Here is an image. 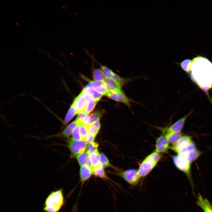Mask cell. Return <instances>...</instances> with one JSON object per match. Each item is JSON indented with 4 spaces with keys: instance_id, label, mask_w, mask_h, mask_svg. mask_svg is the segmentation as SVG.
<instances>
[{
    "instance_id": "6da1fadb",
    "label": "cell",
    "mask_w": 212,
    "mask_h": 212,
    "mask_svg": "<svg viewBox=\"0 0 212 212\" xmlns=\"http://www.w3.org/2000/svg\"><path fill=\"white\" fill-rule=\"evenodd\" d=\"M189 73L191 80L206 93L212 88V63L198 56L192 60Z\"/></svg>"
},
{
    "instance_id": "7a4b0ae2",
    "label": "cell",
    "mask_w": 212,
    "mask_h": 212,
    "mask_svg": "<svg viewBox=\"0 0 212 212\" xmlns=\"http://www.w3.org/2000/svg\"><path fill=\"white\" fill-rule=\"evenodd\" d=\"M64 203L62 189L51 193L46 199L44 209L46 212H58Z\"/></svg>"
},
{
    "instance_id": "3957f363",
    "label": "cell",
    "mask_w": 212,
    "mask_h": 212,
    "mask_svg": "<svg viewBox=\"0 0 212 212\" xmlns=\"http://www.w3.org/2000/svg\"><path fill=\"white\" fill-rule=\"evenodd\" d=\"M161 158L160 153L155 151L148 155L143 161L138 169V173L141 177L147 175L153 169Z\"/></svg>"
},
{
    "instance_id": "277c9868",
    "label": "cell",
    "mask_w": 212,
    "mask_h": 212,
    "mask_svg": "<svg viewBox=\"0 0 212 212\" xmlns=\"http://www.w3.org/2000/svg\"><path fill=\"white\" fill-rule=\"evenodd\" d=\"M172 159L173 163L177 168L185 174L192 183L191 175V163L185 157L178 155L174 156Z\"/></svg>"
},
{
    "instance_id": "5b68a950",
    "label": "cell",
    "mask_w": 212,
    "mask_h": 212,
    "mask_svg": "<svg viewBox=\"0 0 212 212\" xmlns=\"http://www.w3.org/2000/svg\"><path fill=\"white\" fill-rule=\"evenodd\" d=\"M116 174L132 186L137 185L141 178L138 174V170L135 169H130Z\"/></svg>"
},
{
    "instance_id": "8992f818",
    "label": "cell",
    "mask_w": 212,
    "mask_h": 212,
    "mask_svg": "<svg viewBox=\"0 0 212 212\" xmlns=\"http://www.w3.org/2000/svg\"><path fill=\"white\" fill-rule=\"evenodd\" d=\"M67 143L72 156H77L85 152L86 149L87 143L82 140H76L71 138L67 141Z\"/></svg>"
},
{
    "instance_id": "52a82bcc",
    "label": "cell",
    "mask_w": 212,
    "mask_h": 212,
    "mask_svg": "<svg viewBox=\"0 0 212 212\" xmlns=\"http://www.w3.org/2000/svg\"><path fill=\"white\" fill-rule=\"evenodd\" d=\"M91 96L83 90L74 100L77 114L84 111Z\"/></svg>"
},
{
    "instance_id": "ba28073f",
    "label": "cell",
    "mask_w": 212,
    "mask_h": 212,
    "mask_svg": "<svg viewBox=\"0 0 212 212\" xmlns=\"http://www.w3.org/2000/svg\"><path fill=\"white\" fill-rule=\"evenodd\" d=\"M191 111L188 114L178 120L169 127H159L160 129L165 130L166 133H174L180 132L182 129L186 120L192 113Z\"/></svg>"
},
{
    "instance_id": "9c48e42d",
    "label": "cell",
    "mask_w": 212,
    "mask_h": 212,
    "mask_svg": "<svg viewBox=\"0 0 212 212\" xmlns=\"http://www.w3.org/2000/svg\"><path fill=\"white\" fill-rule=\"evenodd\" d=\"M105 95L116 101L123 103L130 108L131 107L130 102L132 100L125 95L122 91L115 93L109 92Z\"/></svg>"
},
{
    "instance_id": "30bf717a",
    "label": "cell",
    "mask_w": 212,
    "mask_h": 212,
    "mask_svg": "<svg viewBox=\"0 0 212 212\" xmlns=\"http://www.w3.org/2000/svg\"><path fill=\"white\" fill-rule=\"evenodd\" d=\"M169 142L166 136L162 135L156 140L155 151L160 153L167 152L170 148Z\"/></svg>"
},
{
    "instance_id": "8fae6325",
    "label": "cell",
    "mask_w": 212,
    "mask_h": 212,
    "mask_svg": "<svg viewBox=\"0 0 212 212\" xmlns=\"http://www.w3.org/2000/svg\"><path fill=\"white\" fill-rule=\"evenodd\" d=\"M78 125L75 120L68 125L61 132L56 134L50 135L45 137V138L49 139L54 137H63L68 138L72 135L74 129Z\"/></svg>"
},
{
    "instance_id": "7c38bea8",
    "label": "cell",
    "mask_w": 212,
    "mask_h": 212,
    "mask_svg": "<svg viewBox=\"0 0 212 212\" xmlns=\"http://www.w3.org/2000/svg\"><path fill=\"white\" fill-rule=\"evenodd\" d=\"M104 82L108 92L115 93L122 91V86L119 82L111 78H106Z\"/></svg>"
},
{
    "instance_id": "4fadbf2b",
    "label": "cell",
    "mask_w": 212,
    "mask_h": 212,
    "mask_svg": "<svg viewBox=\"0 0 212 212\" xmlns=\"http://www.w3.org/2000/svg\"><path fill=\"white\" fill-rule=\"evenodd\" d=\"M93 169L86 165L80 166V181L81 189L85 182L91 176L93 173Z\"/></svg>"
},
{
    "instance_id": "5bb4252c",
    "label": "cell",
    "mask_w": 212,
    "mask_h": 212,
    "mask_svg": "<svg viewBox=\"0 0 212 212\" xmlns=\"http://www.w3.org/2000/svg\"><path fill=\"white\" fill-rule=\"evenodd\" d=\"M196 203L204 212H212V205L210 202L199 193L197 196Z\"/></svg>"
},
{
    "instance_id": "9a60e30c",
    "label": "cell",
    "mask_w": 212,
    "mask_h": 212,
    "mask_svg": "<svg viewBox=\"0 0 212 212\" xmlns=\"http://www.w3.org/2000/svg\"><path fill=\"white\" fill-rule=\"evenodd\" d=\"M90 83L96 91L102 95H105L109 92L104 81H91Z\"/></svg>"
},
{
    "instance_id": "2e32d148",
    "label": "cell",
    "mask_w": 212,
    "mask_h": 212,
    "mask_svg": "<svg viewBox=\"0 0 212 212\" xmlns=\"http://www.w3.org/2000/svg\"><path fill=\"white\" fill-rule=\"evenodd\" d=\"M196 148L195 143L192 141L185 144L177 149L175 152L178 155L184 156L188 153Z\"/></svg>"
},
{
    "instance_id": "e0dca14e",
    "label": "cell",
    "mask_w": 212,
    "mask_h": 212,
    "mask_svg": "<svg viewBox=\"0 0 212 212\" xmlns=\"http://www.w3.org/2000/svg\"><path fill=\"white\" fill-rule=\"evenodd\" d=\"M192 140L190 136L186 135L182 136L170 148L175 152L181 146L187 144L191 141Z\"/></svg>"
},
{
    "instance_id": "ac0fdd59",
    "label": "cell",
    "mask_w": 212,
    "mask_h": 212,
    "mask_svg": "<svg viewBox=\"0 0 212 212\" xmlns=\"http://www.w3.org/2000/svg\"><path fill=\"white\" fill-rule=\"evenodd\" d=\"M77 159L80 166L86 165L92 168L90 160L89 155L86 152L78 155L77 157Z\"/></svg>"
},
{
    "instance_id": "d6986e66",
    "label": "cell",
    "mask_w": 212,
    "mask_h": 212,
    "mask_svg": "<svg viewBox=\"0 0 212 212\" xmlns=\"http://www.w3.org/2000/svg\"><path fill=\"white\" fill-rule=\"evenodd\" d=\"M82 90L92 97L95 100L98 101L103 95L96 91L92 88L90 83L84 87Z\"/></svg>"
},
{
    "instance_id": "ffe728a7",
    "label": "cell",
    "mask_w": 212,
    "mask_h": 212,
    "mask_svg": "<svg viewBox=\"0 0 212 212\" xmlns=\"http://www.w3.org/2000/svg\"><path fill=\"white\" fill-rule=\"evenodd\" d=\"M89 157L93 169L100 164V154L98 150L90 154Z\"/></svg>"
},
{
    "instance_id": "44dd1931",
    "label": "cell",
    "mask_w": 212,
    "mask_h": 212,
    "mask_svg": "<svg viewBox=\"0 0 212 212\" xmlns=\"http://www.w3.org/2000/svg\"><path fill=\"white\" fill-rule=\"evenodd\" d=\"M77 114L75 104L73 102L65 117L64 123L66 125L73 117Z\"/></svg>"
},
{
    "instance_id": "7402d4cb",
    "label": "cell",
    "mask_w": 212,
    "mask_h": 212,
    "mask_svg": "<svg viewBox=\"0 0 212 212\" xmlns=\"http://www.w3.org/2000/svg\"><path fill=\"white\" fill-rule=\"evenodd\" d=\"M92 174L95 177H98L104 179H108L109 178L106 175L104 168L101 164L95 167L93 169Z\"/></svg>"
},
{
    "instance_id": "603a6c76",
    "label": "cell",
    "mask_w": 212,
    "mask_h": 212,
    "mask_svg": "<svg viewBox=\"0 0 212 212\" xmlns=\"http://www.w3.org/2000/svg\"><path fill=\"white\" fill-rule=\"evenodd\" d=\"M88 125L89 134L96 136L100 128L101 125L100 121H96Z\"/></svg>"
},
{
    "instance_id": "cb8c5ba5",
    "label": "cell",
    "mask_w": 212,
    "mask_h": 212,
    "mask_svg": "<svg viewBox=\"0 0 212 212\" xmlns=\"http://www.w3.org/2000/svg\"><path fill=\"white\" fill-rule=\"evenodd\" d=\"M201 155L200 151L196 148L188 153L184 157L191 163L197 159Z\"/></svg>"
},
{
    "instance_id": "d4e9b609",
    "label": "cell",
    "mask_w": 212,
    "mask_h": 212,
    "mask_svg": "<svg viewBox=\"0 0 212 212\" xmlns=\"http://www.w3.org/2000/svg\"><path fill=\"white\" fill-rule=\"evenodd\" d=\"M165 136L169 142L173 145L182 136V134L181 132L174 133H166Z\"/></svg>"
},
{
    "instance_id": "484cf974",
    "label": "cell",
    "mask_w": 212,
    "mask_h": 212,
    "mask_svg": "<svg viewBox=\"0 0 212 212\" xmlns=\"http://www.w3.org/2000/svg\"><path fill=\"white\" fill-rule=\"evenodd\" d=\"M93 77L96 81H104L106 78L103 72L100 69L94 70L93 72Z\"/></svg>"
},
{
    "instance_id": "4316f807",
    "label": "cell",
    "mask_w": 212,
    "mask_h": 212,
    "mask_svg": "<svg viewBox=\"0 0 212 212\" xmlns=\"http://www.w3.org/2000/svg\"><path fill=\"white\" fill-rule=\"evenodd\" d=\"M98 102V101L95 100L91 96L87 105L84 111L88 114L93 110Z\"/></svg>"
},
{
    "instance_id": "83f0119b",
    "label": "cell",
    "mask_w": 212,
    "mask_h": 212,
    "mask_svg": "<svg viewBox=\"0 0 212 212\" xmlns=\"http://www.w3.org/2000/svg\"><path fill=\"white\" fill-rule=\"evenodd\" d=\"M192 60L190 59H186L180 62H176L180 66L181 68L185 72L189 73L190 71V67Z\"/></svg>"
},
{
    "instance_id": "f1b7e54d",
    "label": "cell",
    "mask_w": 212,
    "mask_h": 212,
    "mask_svg": "<svg viewBox=\"0 0 212 212\" xmlns=\"http://www.w3.org/2000/svg\"><path fill=\"white\" fill-rule=\"evenodd\" d=\"M80 132L81 140L84 141L89 133L88 125L84 124H81L80 127Z\"/></svg>"
},
{
    "instance_id": "f546056e",
    "label": "cell",
    "mask_w": 212,
    "mask_h": 212,
    "mask_svg": "<svg viewBox=\"0 0 212 212\" xmlns=\"http://www.w3.org/2000/svg\"><path fill=\"white\" fill-rule=\"evenodd\" d=\"M102 115V112L100 111H95L90 115V121L89 125L94 122L99 121Z\"/></svg>"
},
{
    "instance_id": "4dcf8cb0",
    "label": "cell",
    "mask_w": 212,
    "mask_h": 212,
    "mask_svg": "<svg viewBox=\"0 0 212 212\" xmlns=\"http://www.w3.org/2000/svg\"><path fill=\"white\" fill-rule=\"evenodd\" d=\"M98 146L99 144L96 142H93L88 143L86 148L87 153L90 155L98 150Z\"/></svg>"
},
{
    "instance_id": "1f68e13d",
    "label": "cell",
    "mask_w": 212,
    "mask_h": 212,
    "mask_svg": "<svg viewBox=\"0 0 212 212\" xmlns=\"http://www.w3.org/2000/svg\"><path fill=\"white\" fill-rule=\"evenodd\" d=\"M100 163L104 168L113 167L110 164L107 158L103 153L100 154Z\"/></svg>"
},
{
    "instance_id": "d6a6232c",
    "label": "cell",
    "mask_w": 212,
    "mask_h": 212,
    "mask_svg": "<svg viewBox=\"0 0 212 212\" xmlns=\"http://www.w3.org/2000/svg\"><path fill=\"white\" fill-rule=\"evenodd\" d=\"M80 125H78L72 131V138L74 139L81 140V137L80 132Z\"/></svg>"
},
{
    "instance_id": "836d02e7",
    "label": "cell",
    "mask_w": 212,
    "mask_h": 212,
    "mask_svg": "<svg viewBox=\"0 0 212 212\" xmlns=\"http://www.w3.org/2000/svg\"><path fill=\"white\" fill-rule=\"evenodd\" d=\"M99 64L106 78H110L113 72L107 67L100 64Z\"/></svg>"
},
{
    "instance_id": "e575fe53",
    "label": "cell",
    "mask_w": 212,
    "mask_h": 212,
    "mask_svg": "<svg viewBox=\"0 0 212 212\" xmlns=\"http://www.w3.org/2000/svg\"><path fill=\"white\" fill-rule=\"evenodd\" d=\"M95 136L89 134L84 140V141L87 143L94 142Z\"/></svg>"
}]
</instances>
